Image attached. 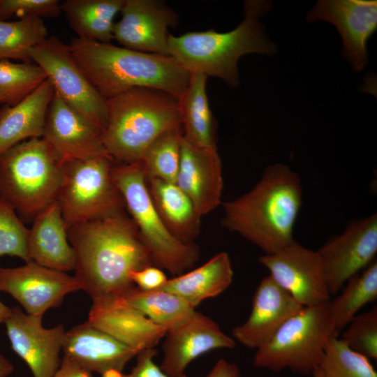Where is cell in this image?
<instances>
[{
  "label": "cell",
  "mask_w": 377,
  "mask_h": 377,
  "mask_svg": "<svg viewBox=\"0 0 377 377\" xmlns=\"http://www.w3.org/2000/svg\"><path fill=\"white\" fill-rule=\"evenodd\" d=\"M75 277L92 302L122 297L134 286L131 272L154 265L138 229L124 211L68 230Z\"/></svg>",
  "instance_id": "cell-1"
},
{
  "label": "cell",
  "mask_w": 377,
  "mask_h": 377,
  "mask_svg": "<svg viewBox=\"0 0 377 377\" xmlns=\"http://www.w3.org/2000/svg\"><path fill=\"white\" fill-rule=\"evenodd\" d=\"M302 204L300 176L286 165H272L249 191L223 203L221 224L272 254L294 241Z\"/></svg>",
  "instance_id": "cell-2"
},
{
  "label": "cell",
  "mask_w": 377,
  "mask_h": 377,
  "mask_svg": "<svg viewBox=\"0 0 377 377\" xmlns=\"http://www.w3.org/2000/svg\"><path fill=\"white\" fill-rule=\"evenodd\" d=\"M78 66L105 99L133 88L163 91L178 100L191 73L170 56L77 38L68 45Z\"/></svg>",
  "instance_id": "cell-3"
},
{
  "label": "cell",
  "mask_w": 377,
  "mask_h": 377,
  "mask_svg": "<svg viewBox=\"0 0 377 377\" xmlns=\"http://www.w3.org/2000/svg\"><path fill=\"white\" fill-rule=\"evenodd\" d=\"M271 5L267 1H246L244 20L228 32L209 29L178 36L170 34L168 54L188 73L216 77L235 88L239 84L237 62L242 56L250 53L271 55L276 51L258 20Z\"/></svg>",
  "instance_id": "cell-4"
},
{
  "label": "cell",
  "mask_w": 377,
  "mask_h": 377,
  "mask_svg": "<svg viewBox=\"0 0 377 377\" xmlns=\"http://www.w3.org/2000/svg\"><path fill=\"white\" fill-rule=\"evenodd\" d=\"M108 121L102 133L115 162L133 163L163 132L181 127L178 101L163 91L133 88L107 99Z\"/></svg>",
  "instance_id": "cell-5"
},
{
  "label": "cell",
  "mask_w": 377,
  "mask_h": 377,
  "mask_svg": "<svg viewBox=\"0 0 377 377\" xmlns=\"http://www.w3.org/2000/svg\"><path fill=\"white\" fill-rule=\"evenodd\" d=\"M63 163L43 138L23 141L0 156V200L21 220L35 216L56 200Z\"/></svg>",
  "instance_id": "cell-6"
},
{
  "label": "cell",
  "mask_w": 377,
  "mask_h": 377,
  "mask_svg": "<svg viewBox=\"0 0 377 377\" xmlns=\"http://www.w3.org/2000/svg\"><path fill=\"white\" fill-rule=\"evenodd\" d=\"M112 177L150 253L153 265L177 276L193 267L200 258V249L195 244L179 242L166 228L151 201L141 162H115Z\"/></svg>",
  "instance_id": "cell-7"
},
{
  "label": "cell",
  "mask_w": 377,
  "mask_h": 377,
  "mask_svg": "<svg viewBox=\"0 0 377 377\" xmlns=\"http://www.w3.org/2000/svg\"><path fill=\"white\" fill-rule=\"evenodd\" d=\"M332 336L335 334L327 303L304 306L256 349L253 365L274 371L288 369L300 375H312Z\"/></svg>",
  "instance_id": "cell-8"
},
{
  "label": "cell",
  "mask_w": 377,
  "mask_h": 377,
  "mask_svg": "<svg viewBox=\"0 0 377 377\" xmlns=\"http://www.w3.org/2000/svg\"><path fill=\"white\" fill-rule=\"evenodd\" d=\"M114 163L110 156L63 163L56 201L67 230L126 211L112 177Z\"/></svg>",
  "instance_id": "cell-9"
},
{
  "label": "cell",
  "mask_w": 377,
  "mask_h": 377,
  "mask_svg": "<svg viewBox=\"0 0 377 377\" xmlns=\"http://www.w3.org/2000/svg\"><path fill=\"white\" fill-rule=\"evenodd\" d=\"M29 54L32 61L45 73L54 92L103 131L108 121L107 99L78 66L68 45L57 37H47L31 48Z\"/></svg>",
  "instance_id": "cell-10"
},
{
  "label": "cell",
  "mask_w": 377,
  "mask_h": 377,
  "mask_svg": "<svg viewBox=\"0 0 377 377\" xmlns=\"http://www.w3.org/2000/svg\"><path fill=\"white\" fill-rule=\"evenodd\" d=\"M316 251L328 291L336 295L352 276L376 260V214L351 223Z\"/></svg>",
  "instance_id": "cell-11"
},
{
  "label": "cell",
  "mask_w": 377,
  "mask_h": 377,
  "mask_svg": "<svg viewBox=\"0 0 377 377\" xmlns=\"http://www.w3.org/2000/svg\"><path fill=\"white\" fill-rule=\"evenodd\" d=\"M80 290L75 276L34 261L17 267H0V291L10 295L32 316L43 317L48 309L59 306L68 294Z\"/></svg>",
  "instance_id": "cell-12"
},
{
  "label": "cell",
  "mask_w": 377,
  "mask_h": 377,
  "mask_svg": "<svg viewBox=\"0 0 377 377\" xmlns=\"http://www.w3.org/2000/svg\"><path fill=\"white\" fill-rule=\"evenodd\" d=\"M258 260L269 270V276L303 306L330 300L316 251L294 240L274 253L260 256Z\"/></svg>",
  "instance_id": "cell-13"
},
{
  "label": "cell",
  "mask_w": 377,
  "mask_h": 377,
  "mask_svg": "<svg viewBox=\"0 0 377 377\" xmlns=\"http://www.w3.org/2000/svg\"><path fill=\"white\" fill-rule=\"evenodd\" d=\"M309 22L333 24L342 38L343 55L355 71L368 62L367 42L377 28L376 0H320L307 15Z\"/></svg>",
  "instance_id": "cell-14"
},
{
  "label": "cell",
  "mask_w": 377,
  "mask_h": 377,
  "mask_svg": "<svg viewBox=\"0 0 377 377\" xmlns=\"http://www.w3.org/2000/svg\"><path fill=\"white\" fill-rule=\"evenodd\" d=\"M121 14L113 39L128 49L169 56L168 29L179 20L175 11L160 1L125 0Z\"/></svg>",
  "instance_id": "cell-15"
},
{
  "label": "cell",
  "mask_w": 377,
  "mask_h": 377,
  "mask_svg": "<svg viewBox=\"0 0 377 377\" xmlns=\"http://www.w3.org/2000/svg\"><path fill=\"white\" fill-rule=\"evenodd\" d=\"M10 309L4 323L12 349L28 365L34 377H54L61 360L64 325L45 328L43 317L28 315L18 306Z\"/></svg>",
  "instance_id": "cell-16"
},
{
  "label": "cell",
  "mask_w": 377,
  "mask_h": 377,
  "mask_svg": "<svg viewBox=\"0 0 377 377\" xmlns=\"http://www.w3.org/2000/svg\"><path fill=\"white\" fill-rule=\"evenodd\" d=\"M102 133L100 128L54 92L42 138L53 148L62 163L110 156L104 147Z\"/></svg>",
  "instance_id": "cell-17"
},
{
  "label": "cell",
  "mask_w": 377,
  "mask_h": 377,
  "mask_svg": "<svg viewBox=\"0 0 377 377\" xmlns=\"http://www.w3.org/2000/svg\"><path fill=\"white\" fill-rule=\"evenodd\" d=\"M165 337L160 367L172 377L184 375L187 366L202 354L214 349L233 348L236 344L214 320L196 311Z\"/></svg>",
  "instance_id": "cell-18"
},
{
  "label": "cell",
  "mask_w": 377,
  "mask_h": 377,
  "mask_svg": "<svg viewBox=\"0 0 377 377\" xmlns=\"http://www.w3.org/2000/svg\"><path fill=\"white\" fill-rule=\"evenodd\" d=\"M303 307L268 275L255 290L249 318L232 329V338L247 348L257 349Z\"/></svg>",
  "instance_id": "cell-19"
},
{
  "label": "cell",
  "mask_w": 377,
  "mask_h": 377,
  "mask_svg": "<svg viewBox=\"0 0 377 377\" xmlns=\"http://www.w3.org/2000/svg\"><path fill=\"white\" fill-rule=\"evenodd\" d=\"M175 184L201 216L214 210L221 204L223 188L222 163L217 150L196 146L183 135Z\"/></svg>",
  "instance_id": "cell-20"
},
{
  "label": "cell",
  "mask_w": 377,
  "mask_h": 377,
  "mask_svg": "<svg viewBox=\"0 0 377 377\" xmlns=\"http://www.w3.org/2000/svg\"><path fill=\"white\" fill-rule=\"evenodd\" d=\"M62 352L64 356L82 368L102 377L123 372L128 362L138 353L89 321L66 331Z\"/></svg>",
  "instance_id": "cell-21"
},
{
  "label": "cell",
  "mask_w": 377,
  "mask_h": 377,
  "mask_svg": "<svg viewBox=\"0 0 377 377\" xmlns=\"http://www.w3.org/2000/svg\"><path fill=\"white\" fill-rule=\"evenodd\" d=\"M87 321L138 352L154 348L167 332L120 298L92 302Z\"/></svg>",
  "instance_id": "cell-22"
},
{
  "label": "cell",
  "mask_w": 377,
  "mask_h": 377,
  "mask_svg": "<svg viewBox=\"0 0 377 377\" xmlns=\"http://www.w3.org/2000/svg\"><path fill=\"white\" fill-rule=\"evenodd\" d=\"M28 251L30 260L45 267L63 272L75 269L74 250L56 200L33 219Z\"/></svg>",
  "instance_id": "cell-23"
},
{
  "label": "cell",
  "mask_w": 377,
  "mask_h": 377,
  "mask_svg": "<svg viewBox=\"0 0 377 377\" xmlns=\"http://www.w3.org/2000/svg\"><path fill=\"white\" fill-rule=\"evenodd\" d=\"M54 94L47 79L18 103L0 109V156L23 141L43 137Z\"/></svg>",
  "instance_id": "cell-24"
},
{
  "label": "cell",
  "mask_w": 377,
  "mask_h": 377,
  "mask_svg": "<svg viewBox=\"0 0 377 377\" xmlns=\"http://www.w3.org/2000/svg\"><path fill=\"white\" fill-rule=\"evenodd\" d=\"M153 205L168 231L179 242L194 244L200 230L201 216L192 201L175 184L146 178Z\"/></svg>",
  "instance_id": "cell-25"
},
{
  "label": "cell",
  "mask_w": 377,
  "mask_h": 377,
  "mask_svg": "<svg viewBox=\"0 0 377 377\" xmlns=\"http://www.w3.org/2000/svg\"><path fill=\"white\" fill-rule=\"evenodd\" d=\"M232 279L229 256L220 252L198 268L168 279L158 290L173 293L195 308L203 300L224 292Z\"/></svg>",
  "instance_id": "cell-26"
},
{
  "label": "cell",
  "mask_w": 377,
  "mask_h": 377,
  "mask_svg": "<svg viewBox=\"0 0 377 377\" xmlns=\"http://www.w3.org/2000/svg\"><path fill=\"white\" fill-rule=\"evenodd\" d=\"M207 79L203 74L191 73L187 87L177 101L184 138L196 146L217 150L216 121L209 105Z\"/></svg>",
  "instance_id": "cell-27"
},
{
  "label": "cell",
  "mask_w": 377,
  "mask_h": 377,
  "mask_svg": "<svg viewBox=\"0 0 377 377\" xmlns=\"http://www.w3.org/2000/svg\"><path fill=\"white\" fill-rule=\"evenodd\" d=\"M125 0H66L61 10L77 38L109 43L113 39L114 19Z\"/></svg>",
  "instance_id": "cell-28"
},
{
  "label": "cell",
  "mask_w": 377,
  "mask_h": 377,
  "mask_svg": "<svg viewBox=\"0 0 377 377\" xmlns=\"http://www.w3.org/2000/svg\"><path fill=\"white\" fill-rule=\"evenodd\" d=\"M120 298L167 332L188 320L195 308L180 297L164 290H143L134 286Z\"/></svg>",
  "instance_id": "cell-29"
},
{
  "label": "cell",
  "mask_w": 377,
  "mask_h": 377,
  "mask_svg": "<svg viewBox=\"0 0 377 377\" xmlns=\"http://www.w3.org/2000/svg\"><path fill=\"white\" fill-rule=\"evenodd\" d=\"M345 284L341 294L327 302L330 318L337 337L364 306L376 300V260Z\"/></svg>",
  "instance_id": "cell-30"
},
{
  "label": "cell",
  "mask_w": 377,
  "mask_h": 377,
  "mask_svg": "<svg viewBox=\"0 0 377 377\" xmlns=\"http://www.w3.org/2000/svg\"><path fill=\"white\" fill-rule=\"evenodd\" d=\"M43 18L27 17L13 22L0 20V60L32 63L29 51L47 38Z\"/></svg>",
  "instance_id": "cell-31"
},
{
  "label": "cell",
  "mask_w": 377,
  "mask_h": 377,
  "mask_svg": "<svg viewBox=\"0 0 377 377\" xmlns=\"http://www.w3.org/2000/svg\"><path fill=\"white\" fill-rule=\"evenodd\" d=\"M183 135L182 126L172 128L161 133L149 145L140 161L146 178L175 183Z\"/></svg>",
  "instance_id": "cell-32"
},
{
  "label": "cell",
  "mask_w": 377,
  "mask_h": 377,
  "mask_svg": "<svg viewBox=\"0 0 377 377\" xmlns=\"http://www.w3.org/2000/svg\"><path fill=\"white\" fill-rule=\"evenodd\" d=\"M313 377H377L366 356L351 349L341 338L332 336L326 343Z\"/></svg>",
  "instance_id": "cell-33"
},
{
  "label": "cell",
  "mask_w": 377,
  "mask_h": 377,
  "mask_svg": "<svg viewBox=\"0 0 377 377\" xmlns=\"http://www.w3.org/2000/svg\"><path fill=\"white\" fill-rule=\"evenodd\" d=\"M47 79L35 63L0 60V103L13 106L36 89Z\"/></svg>",
  "instance_id": "cell-34"
},
{
  "label": "cell",
  "mask_w": 377,
  "mask_h": 377,
  "mask_svg": "<svg viewBox=\"0 0 377 377\" xmlns=\"http://www.w3.org/2000/svg\"><path fill=\"white\" fill-rule=\"evenodd\" d=\"M29 228L15 210L0 200V258L15 256L25 263L30 260L28 251Z\"/></svg>",
  "instance_id": "cell-35"
},
{
  "label": "cell",
  "mask_w": 377,
  "mask_h": 377,
  "mask_svg": "<svg viewBox=\"0 0 377 377\" xmlns=\"http://www.w3.org/2000/svg\"><path fill=\"white\" fill-rule=\"evenodd\" d=\"M353 350L377 359V306L357 314L344 328L341 338Z\"/></svg>",
  "instance_id": "cell-36"
},
{
  "label": "cell",
  "mask_w": 377,
  "mask_h": 377,
  "mask_svg": "<svg viewBox=\"0 0 377 377\" xmlns=\"http://www.w3.org/2000/svg\"><path fill=\"white\" fill-rule=\"evenodd\" d=\"M61 13L57 0H0V20L17 16L56 17Z\"/></svg>",
  "instance_id": "cell-37"
},
{
  "label": "cell",
  "mask_w": 377,
  "mask_h": 377,
  "mask_svg": "<svg viewBox=\"0 0 377 377\" xmlns=\"http://www.w3.org/2000/svg\"><path fill=\"white\" fill-rule=\"evenodd\" d=\"M157 352L155 348L142 350L136 357V363L130 373L123 372L108 374L103 377H172L164 373L154 361ZM179 377H188L186 374Z\"/></svg>",
  "instance_id": "cell-38"
},
{
  "label": "cell",
  "mask_w": 377,
  "mask_h": 377,
  "mask_svg": "<svg viewBox=\"0 0 377 377\" xmlns=\"http://www.w3.org/2000/svg\"><path fill=\"white\" fill-rule=\"evenodd\" d=\"M130 278L136 287L143 290H156L168 281L163 271L151 265L131 273Z\"/></svg>",
  "instance_id": "cell-39"
},
{
  "label": "cell",
  "mask_w": 377,
  "mask_h": 377,
  "mask_svg": "<svg viewBox=\"0 0 377 377\" xmlns=\"http://www.w3.org/2000/svg\"><path fill=\"white\" fill-rule=\"evenodd\" d=\"M54 377H92L91 373L82 368L75 362L63 356L59 367Z\"/></svg>",
  "instance_id": "cell-40"
},
{
  "label": "cell",
  "mask_w": 377,
  "mask_h": 377,
  "mask_svg": "<svg viewBox=\"0 0 377 377\" xmlns=\"http://www.w3.org/2000/svg\"><path fill=\"white\" fill-rule=\"evenodd\" d=\"M205 377H241V373L236 364L220 359Z\"/></svg>",
  "instance_id": "cell-41"
},
{
  "label": "cell",
  "mask_w": 377,
  "mask_h": 377,
  "mask_svg": "<svg viewBox=\"0 0 377 377\" xmlns=\"http://www.w3.org/2000/svg\"><path fill=\"white\" fill-rule=\"evenodd\" d=\"M14 371L13 364L0 354V377H7Z\"/></svg>",
  "instance_id": "cell-42"
},
{
  "label": "cell",
  "mask_w": 377,
  "mask_h": 377,
  "mask_svg": "<svg viewBox=\"0 0 377 377\" xmlns=\"http://www.w3.org/2000/svg\"><path fill=\"white\" fill-rule=\"evenodd\" d=\"M10 311L11 309L0 300V324L5 323L6 320L10 316Z\"/></svg>",
  "instance_id": "cell-43"
}]
</instances>
